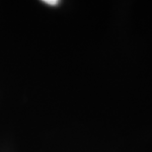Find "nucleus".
<instances>
[{"label": "nucleus", "instance_id": "obj_1", "mask_svg": "<svg viewBox=\"0 0 152 152\" xmlns=\"http://www.w3.org/2000/svg\"><path fill=\"white\" fill-rule=\"evenodd\" d=\"M44 3L53 6V5H57V4H58V1H57V0H44Z\"/></svg>", "mask_w": 152, "mask_h": 152}]
</instances>
